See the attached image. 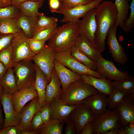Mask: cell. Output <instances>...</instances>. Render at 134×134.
I'll return each mask as SVG.
<instances>
[{
  "mask_svg": "<svg viewBox=\"0 0 134 134\" xmlns=\"http://www.w3.org/2000/svg\"><path fill=\"white\" fill-rule=\"evenodd\" d=\"M95 9L94 42L96 47L101 53L105 49V40L110 29L116 25L118 13L114 3L109 0L102 1Z\"/></svg>",
  "mask_w": 134,
  "mask_h": 134,
  "instance_id": "6da1fadb",
  "label": "cell"
},
{
  "mask_svg": "<svg viewBox=\"0 0 134 134\" xmlns=\"http://www.w3.org/2000/svg\"><path fill=\"white\" fill-rule=\"evenodd\" d=\"M79 34L76 24L66 23L57 27L47 45L56 53L70 51Z\"/></svg>",
  "mask_w": 134,
  "mask_h": 134,
  "instance_id": "7a4b0ae2",
  "label": "cell"
},
{
  "mask_svg": "<svg viewBox=\"0 0 134 134\" xmlns=\"http://www.w3.org/2000/svg\"><path fill=\"white\" fill-rule=\"evenodd\" d=\"M98 91L92 86L84 83L81 79L73 83L64 90H62L57 98L63 103L68 105H76Z\"/></svg>",
  "mask_w": 134,
  "mask_h": 134,
  "instance_id": "3957f363",
  "label": "cell"
},
{
  "mask_svg": "<svg viewBox=\"0 0 134 134\" xmlns=\"http://www.w3.org/2000/svg\"><path fill=\"white\" fill-rule=\"evenodd\" d=\"M32 60H23L15 64L14 73L18 90L29 87L34 83L36 70Z\"/></svg>",
  "mask_w": 134,
  "mask_h": 134,
  "instance_id": "277c9868",
  "label": "cell"
},
{
  "mask_svg": "<svg viewBox=\"0 0 134 134\" xmlns=\"http://www.w3.org/2000/svg\"><path fill=\"white\" fill-rule=\"evenodd\" d=\"M120 117L117 108L107 110L103 114L96 117L93 121L94 134H104L110 130L119 128Z\"/></svg>",
  "mask_w": 134,
  "mask_h": 134,
  "instance_id": "5b68a950",
  "label": "cell"
},
{
  "mask_svg": "<svg viewBox=\"0 0 134 134\" xmlns=\"http://www.w3.org/2000/svg\"><path fill=\"white\" fill-rule=\"evenodd\" d=\"M29 39L22 30L15 35L11 45L15 64L22 60H32L35 55L30 49Z\"/></svg>",
  "mask_w": 134,
  "mask_h": 134,
  "instance_id": "8992f818",
  "label": "cell"
},
{
  "mask_svg": "<svg viewBox=\"0 0 134 134\" xmlns=\"http://www.w3.org/2000/svg\"><path fill=\"white\" fill-rule=\"evenodd\" d=\"M54 59L73 72L80 75L87 74L98 78L102 77L96 71L92 70L75 60L71 56L70 51L55 53Z\"/></svg>",
  "mask_w": 134,
  "mask_h": 134,
  "instance_id": "52a82bcc",
  "label": "cell"
},
{
  "mask_svg": "<svg viewBox=\"0 0 134 134\" xmlns=\"http://www.w3.org/2000/svg\"><path fill=\"white\" fill-rule=\"evenodd\" d=\"M95 71L102 77L110 81L121 80L130 76L128 72L121 71L112 61L106 60L102 56L96 62Z\"/></svg>",
  "mask_w": 134,
  "mask_h": 134,
  "instance_id": "ba28073f",
  "label": "cell"
},
{
  "mask_svg": "<svg viewBox=\"0 0 134 134\" xmlns=\"http://www.w3.org/2000/svg\"><path fill=\"white\" fill-rule=\"evenodd\" d=\"M55 53L51 48L45 44L41 51L35 55L32 59L45 76L49 82L54 67Z\"/></svg>",
  "mask_w": 134,
  "mask_h": 134,
  "instance_id": "9c48e42d",
  "label": "cell"
},
{
  "mask_svg": "<svg viewBox=\"0 0 134 134\" xmlns=\"http://www.w3.org/2000/svg\"><path fill=\"white\" fill-rule=\"evenodd\" d=\"M104 0H93L92 2L87 4L79 5L69 9H62L58 13L63 15L61 21L76 24L80 18L83 17L90 11L96 8Z\"/></svg>",
  "mask_w": 134,
  "mask_h": 134,
  "instance_id": "30bf717a",
  "label": "cell"
},
{
  "mask_svg": "<svg viewBox=\"0 0 134 134\" xmlns=\"http://www.w3.org/2000/svg\"><path fill=\"white\" fill-rule=\"evenodd\" d=\"M41 107L38 96L22 108L20 113V120L18 125L22 131L21 134H35L31 130V121L36 113Z\"/></svg>",
  "mask_w": 134,
  "mask_h": 134,
  "instance_id": "8fae6325",
  "label": "cell"
},
{
  "mask_svg": "<svg viewBox=\"0 0 134 134\" xmlns=\"http://www.w3.org/2000/svg\"><path fill=\"white\" fill-rule=\"evenodd\" d=\"M117 27L116 25L110 28L107 34V43L111 54L114 61L124 65L128 61V58L123 46L118 42L116 35Z\"/></svg>",
  "mask_w": 134,
  "mask_h": 134,
  "instance_id": "7c38bea8",
  "label": "cell"
},
{
  "mask_svg": "<svg viewBox=\"0 0 134 134\" xmlns=\"http://www.w3.org/2000/svg\"><path fill=\"white\" fill-rule=\"evenodd\" d=\"M95 9L89 12L76 24L79 34L85 36L93 45L95 47L94 38L96 29Z\"/></svg>",
  "mask_w": 134,
  "mask_h": 134,
  "instance_id": "4fadbf2b",
  "label": "cell"
},
{
  "mask_svg": "<svg viewBox=\"0 0 134 134\" xmlns=\"http://www.w3.org/2000/svg\"><path fill=\"white\" fill-rule=\"evenodd\" d=\"M5 114L3 128L13 125H18L20 113L15 110L12 101L11 95L3 89L0 99Z\"/></svg>",
  "mask_w": 134,
  "mask_h": 134,
  "instance_id": "5bb4252c",
  "label": "cell"
},
{
  "mask_svg": "<svg viewBox=\"0 0 134 134\" xmlns=\"http://www.w3.org/2000/svg\"><path fill=\"white\" fill-rule=\"evenodd\" d=\"M70 117L75 124L77 134H80L86 124L93 121L96 118L92 112L82 103L77 105L71 113Z\"/></svg>",
  "mask_w": 134,
  "mask_h": 134,
  "instance_id": "9a60e30c",
  "label": "cell"
},
{
  "mask_svg": "<svg viewBox=\"0 0 134 134\" xmlns=\"http://www.w3.org/2000/svg\"><path fill=\"white\" fill-rule=\"evenodd\" d=\"M38 96L34 83L29 87L16 91L11 95V98L15 110L20 113L28 102Z\"/></svg>",
  "mask_w": 134,
  "mask_h": 134,
  "instance_id": "2e32d148",
  "label": "cell"
},
{
  "mask_svg": "<svg viewBox=\"0 0 134 134\" xmlns=\"http://www.w3.org/2000/svg\"><path fill=\"white\" fill-rule=\"evenodd\" d=\"M107 97L106 95L98 92L85 99L81 103L88 108L97 117L107 110Z\"/></svg>",
  "mask_w": 134,
  "mask_h": 134,
  "instance_id": "e0dca14e",
  "label": "cell"
},
{
  "mask_svg": "<svg viewBox=\"0 0 134 134\" xmlns=\"http://www.w3.org/2000/svg\"><path fill=\"white\" fill-rule=\"evenodd\" d=\"M134 100L126 95L117 107L120 117V126L124 127L130 123H134Z\"/></svg>",
  "mask_w": 134,
  "mask_h": 134,
  "instance_id": "ac0fdd59",
  "label": "cell"
},
{
  "mask_svg": "<svg viewBox=\"0 0 134 134\" xmlns=\"http://www.w3.org/2000/svg\"><path fill=\"white\" fill-rule=\"evenodd\" d=\"M54 61V67L61 82L62 90L65 89L71 83L81 79L80 75L67 68L55 59Z\"/></svg>",
  "mask_w": 134,
  "mask_h": 134,
  "instance_id": "d6986e66",
  "label": "cell"
},
{
  "mask_svg": "<svg viewBox=\"0 0 134 134\" xmlns=\"http://www.w3.org/2000/svg\"><path fill=\"white\" fill-rule=\"evenodd\" d=\"M50 105L51 110V119H56L63 124L70 117L71 113L77 105L66 104L58 98L54 100Z\"/></svg>",
  "mask_w": 134,
  "mask_h": 134,
  "instance_id": "ffe728a7",
  "label": "cell"
},
{
  "mask_svg": "<svg viewBox=\"0 0 134 134\" xmlns=\"http://www.w3.org/2000/svg\"><path fill=\"white\" fill-rule=\"evenodd\" d=\"M80 76L84 83L93 87L98 92L108 96L111 93L113 86L111 81L102 77L98 78L87 74Z\"/></svg>",
  "mask_w": 134,
  "mask_h": 134,
  "instance_id": "44dd1931",
  "label": "cell"
},
{
  "mask_svg": "<svg viewBox=\"0 0 134 134\" xmlns=\"http://www.w3.org/2000/svg\"><path fill=\"white\" fill-rule=\"evenodd\" d=\"M74 46L90 59L96 62L100 57L102 56L97 48L83 35L79 34Z\"/></svg>",
  "mask_w": 134,
  "mask_h": 134,
  "instance_id": "7402d4cb",
  "label": "cell"
},
{
  "mask_svg": "<svg viewBox=\"0 0 134 134\" xmlns=\"http://www.w3.org/2000/svg\"><path fill=\"white\" fill-rule=\"evenodd\" d=\"M61 82L54 67L51 74L50 80L46 87L45 104H50L54 100L58 98L61 92Z\"/></svg>",
  "mask_w": 134,
  "mask_h": 134,
  "instance_id": "603a6c76",
  "label": "cell"
},
{
  "mask_svg": "<svg viewBox=\"0 0 134 134\" xmlns=\"http://www.w3.org/2000/svg\"><path fill=\"white\" fill-rule=\"evenodd\" d=\"M34 64L36 76L34 86L38 93L39 103L42 107L45 104L46 89L49 82L42 71L35 64Z\"/></svg>",
  "mask_w": 134,
  "mask_h": 134,
  "instance_id": "cb8c5ba5",
  "label": "cell"
},
{
  "mask_svg": "<svg viewBox=\"0 0 134 134\" xmlns=\"http://www.w3.org/2000/svg\"><path fill=\"white\" fill-rule=\"evenodd\" d=\"M38 18V17L21 15L17 19L19 27L29 38H33L35 33V27Z\"/></svg>",
  "mask_w": 134,
  "mask_h": 134,
  "instance_id": "d4e9b609",
  "label": "cell"
},
{
  "mask_svg": "<svg viewBox=\"0 0 134 134\" xmlns=\"http://www.w3.org/2000/svg\"><path fill=\"white\" fill-rule=\"evenodd\" d=\"M43 2L41 1H26L21 2L16 6L21 15L37 17L40 13L39 9L42 6Z\"/></svg>",
  "mask_w": 134,
  "mask_h": 134,
  "instance_id": "484cf974",
  "label": "cell"
},
{
  "mask_svg": "<svg viewBox=\"0 0 134 134\" xmlns=\"http://www.w3.org/2000/svg\"><path fill=\"white\" fill-rule=\"evenodd\" d=\"M3 89L11 95L18 90L14 69H8L0 80Z\"/></svg>",
  "mask_w": 134,
  "mask_h": 134,
  "instance_id": "4316f807",
  "label": "cell"
},
{
  "mask_svg": "<svg viewBox=\"0 0 134 134\" xmlns=\"http://www.w3.org/2000/svg\"><path fill=\"white\" fill-rule=\"evenodd\" d=\"M114 3L118 13L116 26L122 28L124 22L128 17L130 8L129 0H115Z\"/></svg>",
  "mask_w": 134,
  "mask_h": 134,
  "instance_id": "83f0119b",
  "label": "cell"
},
{
  "mask_svg": "<svg viewBox=\"0 0 134 134\" xmlns=\"http://www.w3.org/2000/svg\"><path fill=\"white\" fill-rule=\"evenodd\" d=\"M63 125L56 119H51L44 124L36 131V134H62Z\"/></svg>",
  "mask_w": 134,
  "mask_h": 134,
  "instance_id": "f1b7e54d",
  "label": "cell"
},
{
  "mask_svg": "<svg viewBox=\"0 0 134 134\" xmlns=\"http://www.w3.org/2000/svg\"><path fill=\"white\" fill-rule=\"evenodd\" d=\"M0 33L12 34L15 35L21 29L19 27L17 19L7 18L0 19Z\"/></svg>",
  "mask_w": 134,
  "mask_h": 134,
  "instance_id": "f546056e",
  "label": "cell"
},
{
  "mask_svg": "<svg viewBox=\"0 0 134 134\" xmlns=\"http://www.w3.org/2000/svg\"><path fill=\"white\" fill-rule=\"evenodd\" d=\"M113 86L124 92L134 99V78L131 76L123 80L112 82Z\"/></svg>",
  "mask_w": 134,
  "mask_h": 134,
  "instance_id": "4dcf8cb0",
  "label": "cell"
},
{
  "mask_svg": "<svg viewBox=\"0 0 134 134\" xmlns=\"http://www.w3.org/2000/svg\"><path fill=\"white\" fill-rule=\"evenodd\" d=\"M70 53L72 57L78 62L90 69L95 71L96 62L90 59L74 46L70 49Z\"/></svg>",
  "mask_w": 134,
  "mask_h": 134,
  "instance_id": "1f68e13d",
  "label": "cell"
},
{
  "mask_svg": "<svg viewBox=\"0 0 134 134\" xmlns=\"http://www.w3.org/2000/svg\"><path fill=\"white\" fill-rule=\"evenodd\" d=\"M127 95L124 92L113 86L111 93L107 97L108 110H111L117 108L119 103Z\"/></svg>",
  "mask_w": 134,
  "mask_h": 134,
  "instance_id": "d6a6232c",
  "label": "cell"
},
{
  "mask_svg": "<svg viewBox=\"0 0 134 134\" xmlns=\"http://www.w3.org/2000/svg\"><path fill=\"white\" fill-rule=\"evenodd\" d=\"M58 21V19L56 17H47L43 13H40L35 27V32L54 25L57 23Z\"/></svg>",
  "mask_w": 134,
  "mask_h": 134,
  "instance_id": "836d02e7",
  "label": "cell"
},
{
  "mask_svg": "<svg viewBox=\"0 0 134 134\" xmlns=\"http://www.w3.org/2000/svg\"><path fill=\"white\" fill-rule=\"evenodd\" d=\"M11 45L0 52V61L4 65L7 69L14 67Z\"/></svg>",
  "mask_w": 134,
  "mask_h": 134,
  "instance_id": "e575fe53",
  "label": "cell"
},
{
  "mask_svg": "<svg viewBox=\"0 0 134 134\" xmlns=\"http://www.w3.org/2000/svg\"><path fill=\"white\" fill-rule=\"evenodd\" d=\"M57 23L35 32L33 38L46 42L51 37L57 27Z\"/></svg>",
  "mask_w": 134,
  "mask_h": 134,
  "instance_id": "d590c367",
  "label": "cell"
},
{
  "mask_svg": "<svg viewBox=\"0 0 134 134\" xmlns=\"http://www.w3.org/2000/svg\"><path fill=\"white\" fill-rule=\"evenodd\" d=\"M21 15L17 6L11 5L6 7L0 8V19H17Z\"/></svg>",
  "mask_w": 134,
  "mask_h": 134,
  "instance_id": "8d00e7d4",
  "label": "cell"
},
{
  "mask_svg": "<svg viewBox=\"0 0 134 134\" xmlns=\"http://www.w3.org/2000/svg\"><path fill=\"white\" fill-rule=\"evenodd\" d=\"M130 7V15L124 22L121 28L126 33L131 32L134 26V0H132Z\"/></svg>",
  "mask_w": 134,
  "mask_h": 134,
  "instance_id": "74e56055",
  "label": "cell"
},
{
  "mask_svg": "<svg viewBox=\"0 0 134 134\" xmlns=\"http://www.w3.org/2000/svg\"><path fill=\"white\" fill-rule=\"evenodd\" d=\"M62 8L69 9L80 4L85 5L92 2L93 0H61Z\"/></svg>",
  "mask_w": 134,
  "mask_h": 134,
  "instance_id": "f35d334b",
  "label": "cell"
},
{
  "mask_svg": "<svg viewBox=\"0 0 134 134\" xmlns=\"http://www.w3.org/2000/svg\"><path fill=\"white\" fill-rule=\"evenodd\" d=\"M45 42L44 41L35 39L33 38L29 39L30 49L35 55L38 53L42 49L45 44Z\"/></svg>",
  "mask_w": 134,
  "mask_h": 134,
  "instance_id": "ab89813d",
  "label": "cell"
},
{
  "mask_svg": "<svg viewBox=\"0 0 134 134\" xmlns=\"http://www.w3.org/2000/svg\"><path fill=\"white\" fill-rule=\"evenodd\" d=\"M15 35L0 33V52L10 46Z\"/></svg>",
  "mask_w": 134,
  "mask_h": 134,
  "instance_id": "60d3db41",
  "label": "cell"
},
{
  "mask_svg": "<svg viewBox=\"0 0 134 134\" xmlns=\"http://www.w3.org/2000/svg\"><path fill=\"white\" fill-rule=\"evenodd\" d=\"M44 123L41 118L39 110L37 111L31 121V131L36 134V131L39 129Z\"/></svg>",
  "mask_w": 134,
  "mask_h": 134,
  "instance_id": "b9f144b4",
  "label": "cell"
},
{
  "mask_svg": "<svg viewBox=\"0 0 134 134\" xmlns=\"http://www.w3.org/2000/svg\"><path fill=\"white\" fill-rule=\"evenodd\" d=\"M40 115L44 124L51 119V110L50 104H46L39 110Z\"/></svg>",
  "mask_w": 134,
  "mask_h": 134,
  "instance_id": "7bdbcfd3",
  "label": "cell"
},
{
  "mask_svg": "<svg viewBox=\"0 0 134 134\" xmlns=\"http://www.w3.org/2000/svg\"><path fill=\"white\" fill-rule=\"evenodd\" d=\"M21 132L18 125L7 126L0 131V134H21Z\"/></svg>",
  "mask_w": 134,
  "mask_h": 134,
  "instance_id": "ee69618b",
  "label": "cell"
},
{
  "mask_svg": "<svg viewBox=\"0 0 134 134\" xmlns=\"http://www.w3.org/2000/svg\"><path fill=\"white\" fill-rule=\"evenodd\" d=\"M49 8L52 13H58L62 8V3L61 0H48Z\"/></svg>",
  "mask_w": 134,
  "mask_h": 134,
  "instance_id": "f6af8a7d",
  "label": "cell"
},
{
  "mask_svg": "<svg viewBox=\"0 0 134 134\" xmlns=\"http://www.w3.org/2000/svg\"><path fill=\"white\" fill-rule=\"evenodd\" d=\"M66 126L65 132V134H76V125L73 120L70 117L66 123Z\"/></svg>",
  "mask_w": 134,
  "mask_h": 134,
  "instance_id": "bcb514c9",
  "label": "cell"
},
{
  "mask_svg": "<svg viewBox=\"0 0 134 134\" xmlns=\"http://www.w3.org/2000/svg\"><path fill=\"white\" fill-rule=\"evenodd\" d=\"M120 134H134V123H130L124 127L120 126Z\"/></svg>",
  "mask_w": 134,
  "mask_h": 134,
  "instance_id": "7dc6e473",
  "label": "cell"
},
{
  "mask_svg": "<svg viewBox=\"0 0 134 134\" xmlns=\"http://www.w3.org/2000/svg\"><path fill=\"white\" fill-rule=\"evenodd\" d=\"M94 129L92 123V122H89L83 126L82 128L80 134H92L93 133Z\"/></svg>",
  "mask_w": 134,
  "mask_h": 134,
  "instance_id": "c3c4849f",
  "label": "cell"
},
{
  "mask_svg": "<svg viewBox=\"0 0 134 134\" xmlns=\"http://www.w3.org/2000/svg\"><path fill=\"white\" fill-rule=\"evenodd\" d=\"M12 0H0V8H3L11 5Z\"/></svg>",
  "mask_w": 134,
  "mask_h": 134,
  "instance_id": "681fc988",
  "label": "cell"
},
{
  "mask_svg": "<svg viewBox=\"0 0 134 134\" xmlns=\"http://www.w3.org/2000/svg\"><path fill=\"white\" fill-rule=\"evenodd\" d=\"M7 69L4 65L0 61V80L6 72Z\"/></svg>",
  "mask_w": 134,
  "mask_h": 134,
  "instance_id": "f907efd6",
  "label": "cell"
},
{
  "mask_svg": "<svg viewBox=\"0 0 134 134\" xmlns=\"http://www.w3.org/2000/svg\"><path fill=\"white\" fill-rule=\"evenodd\" d=\"M120 128H116L112 129L104 134H120Z\"/></svg>",
  "mask_w": 134,
  "mask_h": 134,
  "instance_id": "816d5d0a",
  "label": "cell"
},
{
  "mask_svg": "<svg viewBox=\"0 0 134 134\" xmlns=\"http://www.w3.org/2000/svg\"><path fill=\"white\" fill-rule=\"evenodd\" d=\"M45 0H12L11 4L16 5L19 3L25 1L32 0L36 1H44Z\"/></svg>",
  "mask_w": 134,
  "mask_h": 134,
  "instance_id": "f5cc1de1",
  "label": "cell"
},
{
  "mask_svg": "<svg viewBox=\"0 0 134 134\" xmlns=\"http://www.w3.org/2000/svg\"><path fill=\"white\" fill-rule=\"evenodd\" d=\"M0 106V131L3 128L4 119L3 117L2 111Z\"/></svg>",
  "mask_w": 134,
  "mask_h": 134,
  "instance_id": "db71d44e",
  "label": "cell"
},
{
  "mask_svg": "<svg viewBox=\"0 0 134 134\" xmlns=\"http://www.w3.org/2000/svg\"><path fill=\"white\" fill-rule=\"evenodd\" d=\"M3 90V89L2 88V87L0 84V97L1 96V95L2 94V93ZM0 106H1L0 103Z\"/></svg>",
  "mask_w": 134,
  "mask_h": 134,
  "instance_id": "11a10c76",
  "label": "cell"
},
{
  "mask_svg": "<svg viewBox=\"0 0 134 134\" xmlns=\"http://www.w3.org/2000/svg\"></svg>",
  "mask_w": 134,
  "mask_h": 134,
  "instance_id": "9f6ffc18",
  "label": "cell"
}]
</instances>
